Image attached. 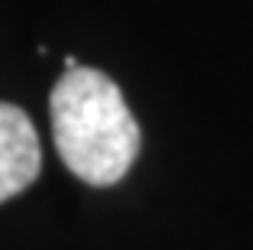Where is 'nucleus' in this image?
I'll return each mask as SVG.
<instances>
[{"mask_svg": "<svg viewBox=\"0 0 253 250\" xmlns=\"http://www.w3.org/2000/svg\"><path fill=\"white\" fill-rule=\"evenodd\" d=\"M52 137L62 162L88 185H114L140 153V127L104 72L72 68L52 88Z\"/></svg>", "mask_w": 253, "mask_h": 250, "instance_id": "obj_1", "label": "nucleus"}, {"mask_svg": "<svg viewBox=\"0 0 253 250\" xmlns=\"http://www.w3.org/2000/svg\"><path fill=\"white\" fill-rule=\"evenodd\" d=\"M42 153L33 120L16 104L0 101V201L30 189L39 176Z\"/></svg>", "mask_w": 253, "mask_h": 250, "instance_id": "obj_2", "label": "nucleus"}]
</instances>
